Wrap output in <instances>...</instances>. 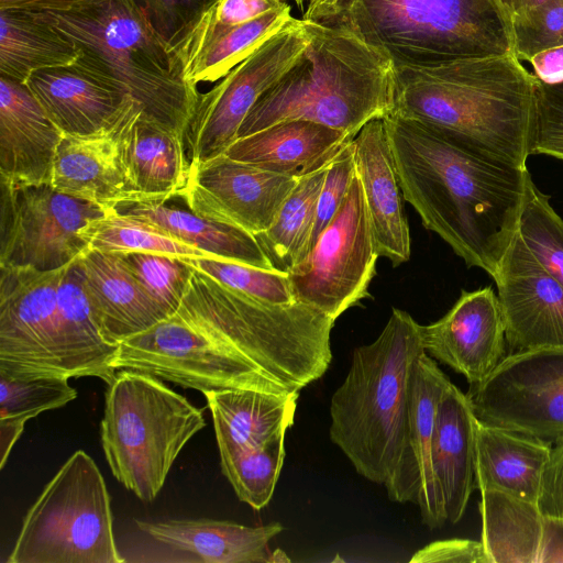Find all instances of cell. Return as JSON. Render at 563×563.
Wrapping results in <instances>:
<instances>
[{
    "label": "cell",
    "instance_id": "cell-1",
    "mask_svg": "<svg viewBox=\"0 0 563 563\" xmlns=\"http://www.w3.org/2000/svg\"><path fill=\"white\" fill-rule=\"evenodd\" d=\"M402 196L467 266L494 279L511 244L530 173L419 121L384 118Z\"/></svg>",
    "mask_w": 563,
    "mask_h": 563
},
{
    "label": "cell",
    "instance_id": "cell-2",
    "mask_svg": "<svg viewBox=\"0 0 563 563\" xmlns=\"http://www.w3.org/2000/svg\"><path fill=\"white\" fill-rule=\"evenodd\" d=\"M534 81L514 54L395 67L391 113L437 129L497 162L527 167Z\"/></svg>",
    "mask_w": 563,
    "mask_h": 563
},
{
    "label": "cell",
    "instance_id": "cell-3",
    "mask_svg": "<svg viewBox=\"0 0 563 563\" xmlns=\"http://www.w3.org/2000/svg\"><path fill=\"white\" fill-rule=\"evenodd\" d=\"M0 271V371L93 376L108 385L119 345L96 322L79 258L51 272Z\"/></svg>",
    "mask_w": 563,
    "mask_h": 563
},
{
    "label": "cell",
    "instance_id": "cell-4",
    "mask_svg": "<svg viewBox=\"0 0 563 563\" xmlns=\"http://www.w3.org/2000/svg\"><path fill=\"white\" fill-rule=\"evenodd\" d=\"M302 20L309 34L306 49L255 103L238 139L289 120L317 122L354 137L369 121L393 112L391 59L350 31Z\"/></svg>",
    "mask_w": 563,
    "mask_h": 563
},
{
    "label": "cell",
    "instance_id": "cell-5",
    "mask_svg": "<svg viewBox=\"0 0 563 563\" xmlns=\"http://www.w3.org/2000/svg\"><path fill=\"white\" fill-rule=\"evenodd\" d=\"M302 19L354 33L395 67L512 54L498 0H309Z\"/></svg>",
    "mask_w": 563,
    "mask_h": 563
},
{
    "label": "cell",
    "instance_id": "cell-6",
    "mask_svg": "<svg viewBox=\"0 0 563 563\" xmlns=\"http://www.w3.org/2000/svg\"><path fill=\"white\" fill-rule=\"evenodd\" d=\"M174 314L251 361L286 391L320 378L332 360L335 320L298 300H257L197 268Z\"/></svg>",
    "mask_w": 563,
    "mask_h": 563
},
{
    "label": "cell",
    "instance_id": "cell-7",
    "mask_svg": "<svg viewBox=\"0 0 563 563\" xmlns=\"http://www.w3.org/2000/svg\"><path fill=\"white\" fill-rule=\"evenodd\" d=\"M419 324L393 308L378 335L358 346L330 402V438L358 474L385 485L404 443L416 360L423 352Z\"/></svg>",
    "mask_w": 563,
    "mask_h": 563
},
{
    "label": "cell",
    "instance_id": "cell-8",
    "mask_svg": "<svg viewBox=\"0 0 563 563\" xmlns=\"http://www.w3.org/2000/svg\"><path fill=\"white\" fill-rule=\"evenodd\" d=\"M40 15L73 38L145 114L185 137L199 92L131 0H107L77 12Z\"/></svg>",
    "mask_w": 563,
    "mask_h": 563
},
{
    "label": "cell",
    "instance_id": "cell-9",
    "mask_svg": "<svg viewBox=\"0 0 563 563\" xmlns=\"http://www.w3.org/2000/svg\"><path fill=\"white\" fill-rule=\"evenodd\" d=\"M205 426L202 410L158 377L124 368L108 384L103 453L112 475L144 501L156 498L178 454Z\"/></svg>",
    "mask_w": 563,
    "mask_h": 563
},
{
    "label": "cell",
    "instance_id": "cell-10",
    "mask_svg": "<svg viewBox=\"0 0 563 563\" xmlns=\"http://www.w3.org/2000/svg\"><path fill=\"white\" fill-rule=\"evenodd\" d=\"M106 482L74 452L23 518L8 563H122Z\"/></svg>",
    "mask_w": 563,
    "mask_h": 563
},
{
    "label": "cell",
    "instance_id": "cell-11",
    "mask_svg": "<svg viewBox=\"0 0 563 563\" xmlns=\"http://www.w3.org/2000/svg\"><path fill=\"white\" fill-rule=\"evenodd\" d=\"M117 369H135L203 393L232 388L286 391L255 364L177 316L119 343Z\"/></svg>",
    "mask_w": 563,
    "mask_h": 563
},
{
    "label": "cell",
    "instance_id": "cell-12",
    "mask_svg": "<svg viewBox=\"0 0 563 563\" xmlns=\"http://www.w3.org/2000/svg\"><path fill=\"white\" fill-rule=\"evenodd\" d=\"M378 256L356 174L307 258L288 274L295 299L336 320L368 296Z\"/></svg>",
    "mask_w": 563,
    "mask_h": 563
},
{
    "label": "cell",
    "instance_id": "cell-13",
    "mask_svg": "<svg viewBox=\"0 0 563 563\" xmlns=\"http://www.w3.org/2000/svg\"><path fill=\"white\" fill-rule=\"evenodd\" d=\"M0 186V267H65L88 249L81 229L109 209L59 192L51 184Z\"/></svg>",
    "mask_w": 563,
    "mask_h": 563
},
{
    "label": "cell",
    "instance_id": "cell-14",
    "mask_svg": "<svg viewBox=\"0 0 563 563\" xmlns=\"http://www.w3.org/2000/svg\"><path fill=\"white\" fill-rule=\"evenodd\" d=\"M309 43L302 19H294L205 93H199L185 143L190 163L220 154L260 98L291 67Z\"/></svg>",
    "mask_w": 563,
    "mask_h": 563
},
{
    "label": "cell",
    "instance_id": "cell-15",
    "mask_svg": "<svg viewBox=\"0 0 563 563\" xmlns=\"http://www.w3.org/2000/svg\"><path fill=\"white\" fill-rule=\"evenodd\" d=\"M466 396L478 420L555 443L563 438V347L507 354Z\"/></svg>",
    "mask_w": 563,
    "mask_h": 563
},
{
    "label": "cell",
    "instance_id": "cell-16",
    "mask_svg": "<svg viewBox=\"0 0 563 563\" xmlns=\"http://www.w3.org/2000/svg\"><path fill=\"white\" fill-rule=\"evenodd\" d=\"M297 181L223 153L190 163L181 198L196 214L256 235L272 225Z\"/></svg>",
    "mask_w": 563,
    "mask_h": 563
},
{
    "label": "cell",
    "instance_id": "cell-17",
    "mask_svg": "<svg viewBox=\"0 0 563 563\" xmlns=\"http://www.w3.org/2000/svg\"><path fill=\"white\" fill-rule=\"evenodd\" d=\"M494 280L510 353L563 347V285L515 235Z\"/></svg>",
    "mask_w": 563,
    "mask_h": 563
},
{
    "label": "cell",
    "instance_id": "cell-18",
    "mask_svg": "<svg viewBox=\"0 0 563 563\" xmlns=\"http://www.w3.org/2000/svg\"><path fill=\"white\" fill-rule=\"evenodd\" d=\"M450 383L432 357L421 352L413 365L401 453L384 485L390 500L416 504L422 522L430 529L446 522L433 474L432 444L438 405Z\"/></svg>",
    "mask_w": 563,
    "mask_h": 563
},
{
    "label": "cell",
    "instance_id": "cell-19",
    "mask_svg": "<svg viewBox=\"0 0 563 563\" xmlns=\"http://www.w3.org/2000/svg\"><path fill=\"white\" fill-rule=\"evenodd\" d=\"M424 352L462 374L468 386L485 380L506 357L505 323L490 286L462 291L437 322L419 324Z\"/></svg>",
    "mask_w": 563,
    "mask_h": 563
},
{
    "label": "cell",
    "instance_id": "cell-20",
    "mask_svg": "<svg viewBox=\"0 0 563 563\" xmlns=\"http://www.w3.org/2000/svg\"><path fill=\"white\" fill-rule=\"evenodd\" d=\"M25 85L64 134L95 133L135 102L109 73L84 54L73 64L33 73Z\"/></svg>",
    "mask_w": 563,
    "mask_h": 563
},
{
    "label": "cell",
    "instance_id": "cell-21",
    "mask_svg": "<svg viewBox=\"0 0 563 563\" xmlns=\"http://www.w3.org/2000/svg\"><path fill=\"white\" fill-rule=\"evenodd\" d=\"M63 135L25 84L0 76V183L51 184Z\"/></svg>",
    "mask_w": 563,
    "mask_h": 563
},
{
    "label": "cell",
    "instance_id": "cell-22",
    "mask_svg": "<svg viewBox=\"0 0 563 563\" xmlns=\"http://www.w3.org/2000/svg\"><path fill=\"white\" fill-rule=\"evenodd\" d=\"M119 143L132 201H159L183 197L190 161L185 137L154 120L135 103L122 118Z\"/></svg>",
    "mask_w": 563,
    "mask_h": 563
},
{
    "label": "cell",
    "instance_id": "cell-23",
    "mask_svg": "<svg viewBox=\"0 0 563 563\" xmlns=\"http://www.w3.org/2000/svg\"><path fill=\"white\" fill-rule=\"evenodd\" d=\"M353 148L377 252L394 266L406 263L410 233L384 119L366 123L354 136Z\"/></svg>",
    "mask_w": 563,
    "mask_h": 563
},
{
    "label": "cell",
    "instance_id": "cell-24",
    "mask_svg": "<svg viewBox=\"0 0 563 563\" xmlns=\"http://www.w3.org/2000/svg\"><path fill=\"white\" fill-rule=\"evenodd\" d=\"M135 103L95 133L63 135L53 165L51 185L54 189L104 208L132 201L119 143V126Z\"/></svg>",
    "mask_w": 563,
    "mask_h": 563
},
{
    "label": "cell",
    "instance_id": "cell-25",
    "mask_svg": "<svg viewBox=\"0 0 563 563\" xmlns=\"http://www.w3.org/2000/svg\"><path fill=\"white\" fill-rule=\"evenodd\" d=\"M79 260L95 319L108 342L119 345L169 318L118 253L87 249Z\"/></svg>",
    "mask_w": 563,
    "mask_h": 563
},
{
    "label": "cell",
    "instance_id": "cell-26",
    "mask_svg": "<svg viewBox=\"0 0 563 563\" xmlns=\"http://www.w3.org/2000/svg\"><path fill=\"white\" fill-rule=\"evenodd\" d=\"M141 531L180 553L203 563H268L289 561L285 553L272 552L269 541L284 527L272 522L249 527L228 520L173 519L136 521Z\"/></svg>",
    "mask_w": 563,
    "mask_h": 563
},
{
    "label": "cell",
    "instance_id": "cell-27",
    "mask_svg": "<svg viewBox=\"0 0 563 563\" xmlns=\"http://www.w3.org/2000/svg\"><path fill=\"white\" fill-rule=\"evenodd\" d=\"M354 137L307 120L278 122L235 140L224 152L256 167L301 178L328 166Z\"/></svg>",
    "mask_w": 563,
    "mask_h": 563
},
{
    "label": "cell",
    "instance_id": "cell-28",
    "mask_svg": "<svg viewBox=\"0 0 563 563\" xmlns=\"http://www.w3.org/2000/svg\"><path fill=\"white\" fill-rule=\"evenodd\" d=\"M477 418L466 394L450 383L438 405L432 444V467L446 522H459L475 482Z\"/></svg>",
    "mask_w": 563,
    "mask_h": 563
},
{
    "label": "cell",
    "instance_id": "cell-29",
    "mask_svg": "<svg viewBox=\"0 0 563 563\" xmlns=\"http://www.w3.org/2000/svg\"><path fill=\"white\" fill-rule=\"evenodd\" d=\"M553 443L477 419L476 488L499 489L537 503L543 468Z\"/></svg>",
    "mask_w": 563,
    "mask_h": 563
},
{
    "label": "cell",
    "instance_id": "cell-30",
    "mask_svg": "<svg viewBox=\"0 0 563 563\" xmlns=\"http://www.w3.org/2000/svg\"><path fill=\"white\" fill-rule=\"evenodd\" d=\"M219 450L264 445L292 426L299 391L232 388L203 393Z\"/></svg>",
    "mask_w": 563,
    "mask_h": 563
},
{
    "label": "cell",
    "instance_id": "cell-31",
    "mask_svg": "<svg viewBox=\"0 0 563 563\" xmlns=\"http://www.w3.org/2000/svg\"><path fill=\"white\" fill-rule=\"evenodd\" d=\"M113 208L216 258L273 269L255 235L198 216L189 208L185 210L159 201H124Z\"/></svg>",
    "mask_w": 563,
    "mask_h": 563
},
{
    "label": "cell",
    "instance_id": "cell-32",
    "mask_svg": "<svg viewBox=\"0 0 563 563\" xmlns=\"http://www.w3.org/2000/svg\"><path fill=\"white\" fill-rule=\"evenodd\" d=\"M481 542L489 563H541L545 518L537 503L494 489H479Z\"/></svg>",
    "mask_w": 563,
    "mask_h": 563
},
{
    "label": "cell",
    "instance_id": "cell-33",
    "mask_svg": "<svg viewBox=\"0 0 563 563\" xmlns=\"http://www.w3.org/2000/svg\"><path fill=\"white\" fill-rule=\"evenodd\" d=\"M82 55L77 43L40 14L0 11V76L25 84L35 71L69 65Z\"/></svg>",
    "mask_w": 563,
    "mask_h": 563
},
{
    "label": "cell",
    "instance_id": "cell-34",
    "mask_svg": "<svg viewBox=\"0 0 563 563\" xmlns=\"http://www.w3.org/2000/svg\"><path fill=\"white\" fill-rule=\"evenodd\" d=\"M328 166L299 178L272 225L255 235L273 269L289 274L307 258Z\"/></svg>",
    "mask_w": 563,
    "mask_h": 563
},
{
    "label": "cell",
    "instance_id": "cell-35",
    "mask_svg": "<svg viewBox=\"0 0 563 563\" xmlns=\"http://www.w3.org/2000/svg\"><path fill=\"white\" fill-rule=\"evenodd\" d=\"M294 19L290 4H287L223 31L206 43L183 67V76L196 87L199 82L223 78Z\"/></svg>",
    "mask_w": 563,
    "mask_h": 563
},
{
    "label": "cell",
    "instance_id": "cell-36",
    "mask_svg": "<svg viewBox=\"0 0 563 563\" xmlns=\"http://www.w3.org/2000/svg\"><path fill=\"white\" fill-rule=\"evenodd\" d=\"M80 233L88 249L100 252H155L186 258H216L152 225L118 212L113 207L103 217L88 222Z\"/></svg>",
    "mask_w": 563,
    "mask_h": 563
},
{
    "label": "cell",
    "instance_id": "cell-37",
    "mask_svg": "<svg viewBox=\"0 0 563 563\" xmlns=\"http://www.w3.org/2000/svg\"><path fill=\"white\" fill-rule=\"evenodd\" d=\"M68 379L66 376L0 371V427L22 433L29 419L74 400L77 390Z\"/></svg>",
    "mask_w": 563,
    "mask_h": 563
},
{
    "label": "cell",
    "instance_id": "cell-38",
    "mask_svg": "<svg viewBox=\"0 0 563 563\" xmlns=\"http://www.w3.org/2000/svg\"><path fill=\"white\" fill-rule=\"evenodd\" d=\"M285 434L255 449L219 450L222 474L239 499L256 510L264 508L274 494L286 454Z\"/></svg>",
    "mask_w": 563,
    "mask_h": 563
},
{
    "label": "cell",
    "instance_id": "cell-39",
    "mask_svg": "<svg viewBox=\"0 0 563 563\" xmlns=\"http://www.w3.org/2000/svg\"><path fill=\"white\" fill-rule=\"evenodd\" d=\"M517 235L539 264L563 285V219L528 179Z\"/></svg>",
    "mask_w": 563,
    "mask_h": 563
},
{
    "label": "cell",
    "instance_id": "cell-40",
    "mask_svg": "<svg viewBox=\"0 0 563 563\" xmlns=\"http://www.w3.org/2000/svg\"><path fill=\"white\" fill-rule=\"evenodd\" d=\"M144 290L172 317L187 291L195 267L186 257L155 252L118 253Z\"/></svg>",
    "mask_w": 563,
    "mask_h": 563
},
{
    "label": "cell",
    "instance_id": "cell-41",
    "mask_svg": "<svg viewBox=\"0 0 563 563\" xmlns=\"http://www.w3.org/2000/svg\"><path fill=\"white\" fill-rule=\"evenodd\" d=\"M195 268L257 300L288 305L296 301L288 274L222 258H186Z\"/></svg>",
    "mask_w": 563,
    "mask_h": 563
},
{
    "label": "cell",
    "instance_id": "cell-42",
    "mask_svg": "<svg viewBox=\"0 0 563 563\" xmlns=\"http://www.w3.org/2000/svg\"><path fill=\"white\" fill-rule=\"evenodd\" d=\"M288 1L214 0L173 51L178 67L181 70L206 43L223 31L246 23L274 9L287 5L289 4Z\"/></svg>",
    "mask_w": 563,
    "mask_h": 563
},
{
    "label": "cell",
    "instance_id": "cell-43",
    "mask_svg": "<svg viewBox=\"0 0 563 563\" xmlns=\"http://www.w3.org/2000/svg\"><path fill=\"white\" fill-rule=\"evenodd\" d=\"M511 38L512 54L519 60L563 45V0H548L511 19Z\"/></svg>",
    "mask_w": 563,
    "mask_h": 563
},
{
    "label": "cell",
    "instance_id": "cell-44",
    "mask_svg": "<svg viewBox=\"0 0 563 563\" xmlns=\"http://www.w3.org/2000/svg\"><path fill=\"white\" fill-rule=\"evenodd\" d=\"M530 154L563 159V81L536 78Z\"/></svg>",
    "mask_w": 563,
    "mask_h": 563
},
{
    "label": "cell",
    "instance_id": "cell-45",
    "mask_svg": "<svg viewBox=\"0 0 563 563\" xmlns=\"http://www.w3.org/2000/svg\"><path fill=\"white\" fill-rule=\"evenodd\" d=\"M214 0H131L172 53Z\"/></svg>",
    "mask_w": 563,
    "mask_h": 563
},
{
    "label": "cell",
    "instance_id": "cell-46",
    "mask_svg": "<svg viewBox=\"0 0 563 563\" xmlns=\"http://www.w3.org/2000/svg\"><path fill=\"white\" fill-rule=\"evenodd\" d=\"M356 177L353 140L329 164L318 198L311 247L333 219Z\"/></svg>",
    "mask_w": 563,
    "mask_h": 563
},
{
    "label": "cell",
    "instance_id": "cell-47",
    "mask_svg": "<svg viewBox=\"0 0 563 563\" xmlns=\"http://www.w3.org/2000/svg\"><path fill=\"white\" fill-rule=\"evenodd\" d=\"M537 505L545 519L563 521V438L552 445L541 475Z\"/></svg>",
    "mask_w": 563,
    "mask_h": 563
},
{
    "label": "cell",
    "instance_id": "cell-48",
    "mask_svg": "<svg viewBox=\"0 0 563 563\" xmlns=\"http://www.w3.org/2000/svg\"><path fill=\"white\" fill-rule=\"evenodd\" d=\"M411 563H489L481 541L471 539H446L431 542L418 550Z\"/></svg>",
    "mask_w": 563,
    "mask_h": 563
},
{
    "label": "cell",
    "instance_id": "cell-49",
    "mask_svg": "<svg viewBox=\"0 0 563 563\" xmlns=\"http://www.w3.org/2000/svg\"><path fill=\"white\" fill-rule=\"evenodd\" d=\"M107 0H0V11L30 13H71L100 4Z\"/></svg>",
    "mask_w": 563,
    "mask_h": 563
},
{
    "label": "cell",
    "instance_id": "cell-50",
    "mask_svg": "<svg viewBox=\"0 0 563 563\" xmlns=\"http://www.w3.org/2000/svg\"><path fill=\"white\" fill-rule=\"evenodd\" d=\"M534 77L545 84L563 81V45L536 54L530 60Z\"/></svg>",
    "mask_w": 563,
    "mask_h": 563
},
{
    "label": "cell",
    "instance_id": "cell-51",
    "mask_svg": "<svg viewBox=\"0 0 563 563\" xmlns=\"http://www.w3.org/2000/svg\"><path fill=\"white\" fill-rule=\"evenodd\" d=\"M561 562H563V521L545 519V533L541 563Z\"/></svg>",
    "mask_w": 563,
    "mask_h": 563
},
{
    "label": "cell",
    "instance_id": "cell-52",
    "mask_svg": "<svg viewBox=\"0 0 563 563\" xmlns=\"http://www.w3.org/2000/svg\"><path fill=\"white\" fill-rule=\"evenodd\" d=\"M508 16L511 19L531 10L548 0H498Z\"/></svg>",
    "mask_w": 563,
    "mask_h": 563
},
{
    "label": "cell",
    "instance_id": "cell-53",
    "mask_svg": "<svg viewBox=\"0 0 563 563\" xmlns=\"http://www.w3.org/2000/svg\"><path fill=\"white\" fill-rule=\"evenodd\" d=\"M296 7L303 12L306 10L309 0H292Z\"/></svg>",
    "mask_w": 563,
    "mask_h": 563
}]
</instances>
